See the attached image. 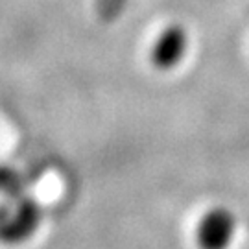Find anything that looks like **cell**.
<instances>
[{
	"instance_id": "4",
	"label": "cell",
	"mask_w": 249,
	"mask_h": 249,
	"mask_svg": "<svg viewBox=\"0 0 249 249\" xmlns=\"http://www.w3.org/2000/svg\"><path fill=\"white\" fill-rule=\"evenodd\" d=\"M26 194V185L24 178L18 174L17 170L9 166H0V196L11 197Z\"/></svg>"
},
{
	"instance_id": "2",
	"label": "cell",
	"mask_w": 249,
	"mask_h": 249,
	"mask_svg": "<svg viewBox=\"0 0 249 249\" xmlns=\"http://www.w3.org/2000/svg\"><path fill=\"white\" fill-rule=\"evenodd\" d=\"M188 52V34L179 24H170L160 32L150 48V61L157 71H172Z\"/></svg>"
},
{
	"instance_id": "1",
	"label": "cell",
	"mask_w": 249,
	"mask_h": 249,
	"mask_svg": "<svg viewBox=\"0 0 249 249\" xmlns=\"http://www.w3.org/2000/svg\"><path fill=\"white\" fill-rule=\"evenodd\" d=\"M43 209L28 194L2 197L0 201V242L18 246L30 240L41 227Z\"/></svg>"
},
{
	"instance_id": "3",
	"label": "cell",
	"mask_w": 249,
	"mask_h": 249,
	"mask_svg": "<svg viewBox=\"0 0 249 249\" xmlns=\"http://www.w3.org/2000/svg\"><path fill=\"white\" fill-rule=\"evenodd\" d=\"M236 232L234 214L227 209H213L205 214L197 227V244L201 249H227Z\"/></svg>"
}]
</instances>
